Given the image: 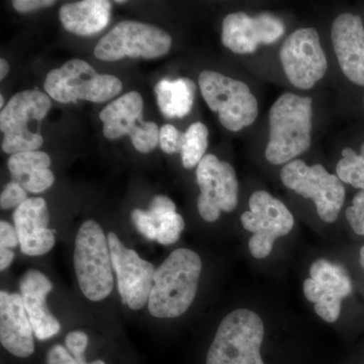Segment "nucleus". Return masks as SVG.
Listing matches in <instances>:
<instances>
[{
  "instance_id": "9",
  "label": "nucleus",
  "mask_w": 364,
  "mask_h": 364,
  "mask_svg": "<svg viewBox=\"0 0 364 364\" xmlns=\"http://www.w3.org/2000/svg\"><path fill=\"white\" fill-rule=\"evenodd\" d=\"M168 33L157 26L124 21L104 36L95 48V55L102 61L131 58L155 59L164 56L171 48Z\"/></svg>"
},
{
  "instance_id": "33",
  "label": "nucleus",
  "mask_w": 364,
  "mask_h": 364,
  "mask_svg": "<svg viewBox=\"0 0 364 364\" xmlns=\"http://www.w3.org/2000/svg\"><path fill=\"white\" fill-rule=\"evenodd\" d=\"M20 244L16 228L9 223L0 222V248L11 249L18 247Z\"/></svg>"
},
{
  "instance_id": "34",
  "label": "nucleus",
  "mask_w": 364,
  "mask_h": 364,
  "mask_svg": "<svg viewBox=\"0 0 364 364\" xmlns=\"http://www.w3.org/2000/svg\"><path fill=\"white\" fill-rule=\"evenodd\" d=\"M55 1L52 0H14L13 6L18 13H28L54 6Z\"/></svg>"
},
{
  "instance_id": "2",
  "label": "nucleus",
  "mask_w": 364,
  "mask_h": 364,
  "mask_svg": "<svg viewBox=\"0 0 364 364\" xmlns=\"http://www.w3.org/2000/svg\"><path fill=\"white\" fill-rule=\"evenodd\" d=\"M313 102L310 97L284 93L269 112V142L265 150L267 161L287 164L305 153L312 144Z\"/></svg>"
},
{
  "instance_id": "26",
  "label": "nucleus",
  "mask_w": 364,
  "mask_h": 364,
  "mask_svg": "<svg viewBox=\"0 0 364 364\" xmlns=\"http://www.w3.org/2000/svg\"><path fill=\"white\" fill-rule=\"evenodd\" d=\"M151 223L156 229V241L162 245H172L178 241L184 229V220L176 212L157 214L147 210Z\"/></svg>"
},
{
  "instance_id": "18",
  "label": "nucleus",
  "mask_w": 364,
  "mask_h": 364,
  "mask_svg": "<svg viewBox=\"0 0 364 364\" xmlns=\"http://www.w3.org/2000/svg\"><path fill=\"white\" fill-rule=\"evenodd\" d=\"M49 221L47 203L42 198H28L16 208L14 222L21 252L28 256H41L54 247L55 235L48 228Z\"/></svg>"
},
{
  "instance_id": "35",
  "label": "nucleus",
  "mask_w": 364,
  "mask_h": 364,
  "mask_svg": "<svg viewBox=\"0 0 364 364\" xmlns=\"http://www.w3.org/2000/svg\"><path fill=\"white\" fill-rule=\"evenodd\" d=\"M149 210L157 214H166V213L176 212V205L168 196H156L153 198L150 203Z\"/></svg>"
},
{
  "instance_id": "6",
  "label": "nucleus",
  "mask_w": 364,
  "mask_h": 364,
  "mask_svg": "<svg viewBox=\"0 0 364 364\" xmlns=\"http://www.w3.org/2000/svg\"><path fill=\"white\" fill-rule=\"evenodd\" d=\"M198 85L208 107L219 114L220 122L227 130L241 131L257 119V100L246 83L205 70L200 74Z\"/></svg>"
},
{
  "instance_id": "29",
  "label": "nucleus",
  "mask_w": 364,
  "mask_h": 364,
  "mask_svg": "<svg viewBox=\"0 0 364 364\" xmlns=\"http://www.w3.org/2000/svg\"><path fill=\"white\" fill-rule=\"evenodd\" d=\"M28 200L26 191L20 184L11 181L7 183L0 196V207L2 210H9L14 207H20L21 203Z\"/></svg>"
},
{
  "instance_id": "19",
  "label": "nucleus",
  "mask_w": 364,
  "mask_h": 364,
  "mask_svg": "<svg viewBox=\"0 0 364 364\" xmlns=\"http://www.w3.org/2000/svg\"><path fill=\"white\" fill-rule=\"evenodd\" d=\"M33 330L21 294L0 291V342L9 353L21 358L35 351Z\"/></svg>"
},
{
  "instance_id": "23",
  "label": "nucleus",
  "mask_w": 364,
  "mask_h": 364,
  "mask_svg": "<svg viewBox=\"0 0 364 364\" xmlns=\"http://www.w3.org/2000/svg\"><path fill=\"white\" fill-rule=\"evenodd\" d=\"M196 85L188 78L162 79L155 87L157 104L165 117H183L193 109Z\"/></svg>"
},
{
  "instance_id": "27",
  "label": "nucleus",
  "mask_w": 364,
  "mask_h": 364,
  "mask_svg": "<svg viewBox=\"0 0 364 364\" xmlns=\"http://www.w3.org/2000/svg\"><path fill=\"white\" fill-rule=\"evenodd\" d=\"M184 133L177 130L172 124H164L160 129L159 144L167 154L181 153Z\"/></svg>"
},
{
  "instance_id": "21",
  "label": "nucleus",
  "mask_w": 364,
  "mask_h": 364,
  "mask_svg": "<svg viewBox=\"0 0 364 364\" xmlns=\"http://www.w3.org/2000/svg\"><path fill=\"white\" fill-rule=\"evenodd\" d=\"M50 165L51 158L42 151L11 155L7 162L13 181L32 193H43L54 183L55 176Z\"/></svg>"
},
{
  "instance_id": "8",
  "label": "nucleus",
  "mask_w": 364,
  "mask_h": 364,
  "mask_svg": "<svg viewBox=\"0 0 364 364\" xmlns=\"http://www.w3.org/2000/svg\"><path fill=\"white\" fill-rule=\"evenodd\" d=\"M280 178L287 188L315 203L321 220L333 223L338 219L346 195L343 182L323 165L309 166L303 160H293L282 167Z\"/></svg>"
},
{
  "instance_id": "12",
  "label": "nucleus",
  "mask_w": 364,
  "mask_h": 364,
  "mask_svg": "<svg viewBox=\"0 0 364 364\" xmlns=\"http://www.w3.org/2000/svg\"><path fill=\"white\" fill-rule=\"evenodd\" d=\"M196 181L200 189L198 213L205 221H217L222 210L231 213L236 208L239 184L231 164L220 161L215 155H205L196 168Z\"/></svg>"
},
{
  "instance_id": "24",
  "label": "nucleus",
  "mask_w": 364,
  "mask_h": 364,
  "mask_svg": "<svg viewBox=\"0 0 364 364\" xmlns=\"http://www.w3.org/2000/svg\"><path fill=\"white\" fill-rule=\"evenodd\" d=\"M208 130L203 123H195L188 127L183 135L181 160L186 168L191 169L198 166L205 157L208 142Z\"/></svg>"
},
{
  "instance_id": "30",
  "label": "nucleus",
  "mask_w": 364,
  "mask_h": 364,
  "mask_svg": "<svg viewBox=\"0 0 364 364\" xmlns=\"http://www.w3.org/2000/svg\"><path fill=\"white\" fill-rule=\"evenodd\" d=\"M67 349L77 361H85V352L88 344V337L85 332L72 331L66 336Z\"/></svg>"
},
{
  "instance_id": "13",
  "label": "nucleus",
  "mask_w": 364,
  "mask_h": 364,
  "mask_svg": "<svg viewBox=\"0 0 364 364\" xmlns=\"http://www.w3.org/2000/svg\"><path fill=\"white\" fill-rule=\"evenodd\" d=\"M279 57L287 78L301 90L312 88L327 71V58L314 28L294 31L284 41Z\"/></svg>"
},
{
  "instance_id": "25",
  "label": "nucleus",
  "mask_w": 364,
  "mask_h": 364,
  "mask_svg": "<svg viewBox=\"0 0 364 364\" xmlns=\"http://www.w3.org/2000/svg\"><path fill=\"white\" fill-rule=\"evenodd\" d=\"M336 173L342 182L364 191V143L361 145L360 154L350 148L342 151V159L337 164Z\"/></svg>"
},
{
  "instance_id": "5",
  "label": "nucleus",
  "mask_w": 364,
  "mask_h": 364,
  "mask_svg": "<svg viewBox=\"0 0 364 364\" xmlns=\"http://www.w3.org/2000/svg\"><path fill=\"white\" fill-rule=\"evenodd\" d=\"M44 87L53 100L69 104L78 100L107 102L121 92L123 85L116 76L98 74L87 62L73 59L50 71Z\"/></svg>"
},
{
  "instance_id": "7",
  "label": "nucleus",
  "mask_w": 364,
  "mask_h": 364,
  "mask_svg": "<svg viewBox=\"0 0 364 364\" xmlns=\"http://www.w3.org/2000/svg\"><path fill=\"white\" fill-rule=\"evenodd\" d=\"M51 100L38 90L16 93L0 112V130L4 134L1 149L7 154L38 151L44 139L31 131L28 124L40 122L51 109Z\"/></svg>"
},
{
  "instance_id": "1",
  "label": "nucleus",
  "mask_w": 364,
  "mask_h": 364,
  "mask_svg": "<svg viewBox=\"0 0 364 364\" xmlns=\"http://www.w3.org/2000/svg\"><path fill=\"white\" fill-rule=\"evenodd\" d=\"M202 259L191 249H176L155 270L148 310L155 318L183 315L193 304L202 272Z\"/></svg>"
},
{
  "instance_id": "11",
  "label": "nucleus",
  "mask_w": 364,
  "mask_h": 364,
  "mask_svg": "<svg viewBox=\"0 0 364 364\" xmlns=\"http://www.w3.org/2000/svg\"><path fill=\"white\" fill-rule=\"evenodd\" d=\"M143 98L136 91L122 95L105 107L100 117L104 135L109 140L130 136L136 151L149 153L159 143L160 130L153 122L143 121Z\"/></svg>"
},
{
  "instance_id": "37",
  "label": "nucleus",
  "mask_w": 364,
  "mask_h": 364,
  "mask_svg": "<svg viewBox=\"0 0 364 364\" xmlns=\"http://www.w3.org/2000/svg\"><path fill=\"white\" fill-rule=\"evenodd\" d=\"M9 63H7L4 59L0 60V79H1V80H4V79L6 77L7 74H9Z\"/></svg>"
},
{
  "instance_id": "17",
  "label": "nucleus",
  "mask_w": 364,
  "mask_h": 364,
  "mask_svg": "<svg viewBox=\"0 0 364 364\" xmlns=\"http://www.w3.org/2000/svg\"><path fill=\"white\" fill-rule=\"evenodd\" d=\"M331 37L344 75L355 85L364 86V26L360 16L340 14L333 23Z\"/></svg>"
},
{
  "instance_id": "3",
  "label": "nucleus",
  "mask_w": 364,
  "mask_h": 364,
  "mask_svg": "<svg viewBox=\"0 0 364 364\" xmlns=\"http://www.w3.org/2000/svg\"><path fill=\"white\" fill-rule=\"evenodd\" d=\"M264 325L257 313L238 309L223 318L208 351L207 364H264Z\"/></svg>"
},
{
  "instance_id": "32",
  "label": "nucleus",
  "mask_w": 364,
  "mask_h": 364,
  "mask_svg": "<svg viewBox=\"0 0 364 364\" xmlns=\"http://www.w3.org/2000/svg\"><path fill=\"white\" fill-rule=\"evenodd\" d=\"M47 364H90L87 361H77L68 349L61 345H55L50 349L46 358Z\"/></svg>"
},
{
  "instance_id": "36",
  "label": "nucleus",
  "mask_w": 364,
  "mask_h": 364,
  "mask_svg": "<svg viewBox=\"0 0 364 364\" xmlns=\"http://www.w3.org/2000/svg\"><path fill=\"white\" fill-rule=\"evenodd\" d=\"M14 259V253L11 249L0 248V269L4 272Z\"/></svg>"
},
{
  "instance_id": "10",
  "label": "nucleus",
  "mask_w": 364,
  "mask_h": 364,
  "mask_svg": "<svg viewBox=\"0 0 364 364\" xmlns=\"http://www.w3.org/2000/svg\"><path fill=\"white\" fill-rule=\"evenodd\" d=\"M250 210L241 215L242 226L253 235L248 247L253 257H267L274 242L286 236L294 228V215L284 203L267 191H258L249 200Z\"/></svg>"
},
{
  "instance_id": "4",
  "label": "nucleus",
  "mask_w": 364,
  "mask_h": 364,
  "mask_svg": "<svg viewBox=\"0 0 364 364\" xmlns=\"http://www.w3.org/2000/svg\"><path fill=\"white\" fill-rule=\"evenodd\" d=\"M74 268L81 291L92 301H102L114 289L109 241L93 220L81 225L74 249Z\"/></svg>"
},
{
  "instance_id": "14",
  "label": "nucleus",
  "mask_w": 364,
  "mask_h": 364,
  "mask_svg": "<svg viewBox=\"0 0 364 364\" xmlns=\"http://www.w3.org/2000/svg\"><path fill=\"white\" fill-rule=\"evenodd\" d=\"M107 241L122 299L132 310H141L149 301L156 269L135 250L127 248L112 232L107 234Z\"/></svg>"
},
{
  "instance_id": "31",
  "label": "nucleus",
  "mask_w": 364,
  "mask_h": 364,
  "mask_svg": "<svg viewBox=\"0 0 364 364\" xmlns=\"http://www.w3.org/2000/svg\"><path fill=\"white\" fill-rule=\"evenodd\" d=\"M132 221L136 228L140 234H142L148 240L156 241V229L151 223L149 217H148L146 210L136 208L132 212Z\"/></svg>"
},
{
  "instance_id": "22",
  "label": "nucleus",
  "mask_w": 364,
  "mask_h": 364,
  "mask_svg": "<svg viewBox=\"0 0 364 364\" xmlns=\"http://www.w3.org/2000/svg\"><path fill=\"white\" fill-rule=\"evenodd\" d=\"M112 4L107 0H83L60 9L62 25L75 35L92 36L104 30L111 18Z\"/></svg>"
},
{
  "instance_id": "20",
  "label": "nucleus",
  "mask_w": 364,
  "mask_h": 364,
  "mask_svg": "<svg viewBox=\"0 0 364 364\" xmlns=\"http://www.w3.org/2000/svg\"><path fill=\"white\" fill-rule=\"evenodd\" d=\"M20 289L23 306L37 339L47 340L58 334L61 325L46 305V298L53 289L49 279L38 270H28L20 280Z\"/></svg>"
},
{
  "instance_id": "28",
  "label": "nucleus",
  "mask_w": 364,
  "mask_h": 364,
  "mask_svg": "<svg viewBox=\"0 0 364 364\" xmlns=\"http://www.w3.org/2000/svg\"><path fill=\"white\" fill-rule=\"evenodd\" d=\"M346 219L358 235L364 236V191H359L346 210Z\"/></svg>"
},
{
  "instance_id": "38",
  "label": "nucleus",
  "mask_w": 364,
  "mask_h": 364,
  "mask_svg": "<svg viewBox=\"0 0 364 364\" xmlns=\"http://www.w3.org/2000/svg\"><path fill=\"white\" fill-rule=\"evenodd\" d=\"M360 264L364 269V246L360 249Z\"/></svg>"
},
{
  "instance_id": "16",
  "label": "nucleus",
  "mask_w": 364,
  "mask_h": 364,
  "mask_svg": "<svg viewBox=\"0 0 364 364\" xmlns=\"http://www.w3.org/2000/svg\"><path fill=\"white\" fill-rule=\"evenodd\" d=\"M284 33L282 21L272 14L249 16L228 14L223 21L222 43L236 54H251L261 44H272Z\"/></svg>"
},
{
  "instance_id": "15",
  "label": "nucleus",
  "mask_w": 364,
  "mask_h": 364,
  "mask_svg": "<svg viewBox=\"0 0 364 364\" xmlns=\"http://www.w3.org/2000/svg\"><path fill=\"white\" fill-rule=\"evenodd\" d=\"M306 299L315 304L318 317L328 323L338 320L341 304L352 291L348 272L342 265L325 258L314 261L310 267V279L304 282Z\"/></svg>"
},
{
  "instance_id": "39",
  "label": "nucleus",
  "mask_w": 364,
  "mask_h": 364,
  "mask_svg": "<svg viewBox=\"0 0 364 364\" xmlns=\"http://www.w3.org/2000/svg\"><path fill=\"white\" fill-rule=\"evenodd\" d=\"M4 95H0V107H1V109H4Z\"/></svg>"
}]
</instances>
